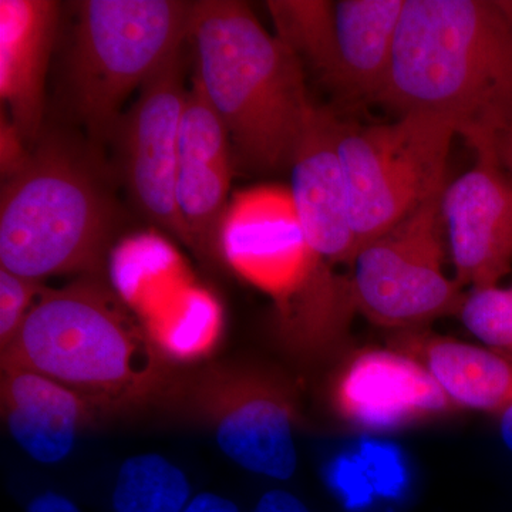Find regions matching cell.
<instances>
[{"label":"cell","instance_id":"obj_1","mask_svg":"<svg viewBox=\"0 0 512 512\" xmlns=\"http://www.w3.org/2000/svg\"><path fill=\"white\" fill-rule=\"evenodd\" d=\"M377 103L453 124L474 151L512 126V2L404 0Z\"/></svg>","mask_w":512,"mask_h":512},{"label":"cell","instance_id":"obj_2","mask_svg":"<svg viewBox=\"0 0 512 512\" xmlns=\"http://www.w3.org/2000/svg\"><path fill=\"white\" fill-rule=\"evenodd\" d=\"M195 80L227 128L234 165L266 174L291 167L316 106L303 64L238 0L192 2Z\"/></svg>","mask_w":512,"mask_h":512},{"label":"cell","instance_id":"obj_3","mask_svg":"<svg viewBox=\"0 0 512 512\" xmlns=\"http://www.w3.org/2000/svg\"><path fill=\"white\" fill-rule=\"evenodd\" d=\"M2 369L39 373L90 403L140 399L158 380L153 348L109 293L90 284L43 292L2 349Z\"/></svg>","mask_w":512,"mask_h":512},{"label":"cell","instance_id":"obj_4","mask_svg":"<svg viewBox=\"0 0 512 512\" xmlns=\"http://www.w3.org/2000/svg\"><path fill=\"white\" fill-rule=\"evenodd\" d=\"M114 212L83 167L56 148H40L0 195V268L40 281L96 265Z\"/></svg>","mask_w":512,"mask_h":512},{"label":"cell","instance_id":"obj_5","mask_svg":"<svg viewBox=\"0 0 512 512\" xmlns=\"http://www.w3.org/2000/svg\"><path fill=\"white\" fill-rule=\"evenodd\" d=\"M74 9L70 100L89 136L109 140L127 97L190 37L192 2L82 0Z\"/></svg>","mask_w":512,"mask_h":512},{"label":"cell","instance_id":"obj_6","mask_svg":"<svg viewBox=\"0 0 512 512\" xmlns=\"http://www.w3.org/2000/svg\"><path fill=\"white\" fill-rule=\"evenodd\" d=\"M456 136L453 124L430 114L372 126L340 121L338 154L359 249L441 197Z\"/></svg>","mask_w":512,"mask_h":512},{"label":"cell","instance_id":"obj_7","mask_svg":"<svg viewBox=\"0 0 512 512\" xmlns=\"http://www.w3.org/2000/svg\"><path fill=\"white\" fill-rule=\"evenodd\" d=\"M440 198L357 252L350 286L356 311L370 322L402 332L458 315L466 293L444 271Z\"/></svg>","mask_w":512,"mask_h":512},{"label":"cell","instance_id":"obj_8","mask_svg":"<svg viewBox=\"0 0 512 512\" xmlns=\"http://www.w3.org/2000/svg\"><path fill=\"white\" fill-rule=\"evenodd\" d=\"M222 251L237 271L278 301L293 330L345 298L340 278L313 254L303 237L291 192L264 188L242 198L235 224L224 227Z\"/></svg>","mask_w":512,"mask_h":512},{"label":"cell","instance_id":"obj_9","mask_svg":"<svg viewBox=\"0 0 512 512\" xmlns=\"http://www.w3.org/2000/svg\"><path fill=\"white\" fill-rule=\"evenodd\" d=\"M180 52L144 83L131 109L121 117L114 138L120 141L124 180L137 210L190 245L175 195L181 117L188 92Z\"/></svg>","mask_w":512,"mask_h":512},{"label":"cell","instance_id":"obj_10","mask_svg":"<svg viewBox=\"0 0 512 512\" xmlns=\"http://www.w3.org/2000/svg\"><path fill=\"white\" fill-rule=\"evenodd\" d=\"M204 407L222 453L262 476L288 480L298 466L296 403L282 380L261 372L224 376L208 387Z\"/></svg>","mask_w":512,"mask_h":512},{"label":"cell","instance_id":"obj_11","mask_svg":"<svg viewBox=\"0 0 512 512\" xmlns=\"http://www.w3.org/2000/svg\"><path fill=\"white\" fill-rule=\"evenodd\" d=\"M441 218L454 279L471 288L498 285L512 268V177L495 147L476 151V164L444 188Z\"/></svg>","mask_w":512,"mask_h":512},{"label":"cell","instance_id":"obj_12","mask_svg":"<svg viewBox=\"0 0 512 512\" xmlns=\"http://www.w3.org/2000/svg\"><path fill=\"white\" fill-rule=\"evenodd\" d=\"M343 420L359 429H400L457 412L456 404L420 362L396 349H367L350 357L332 389Z\"/></svg>","mask_w":512,"mask_h":512},{"label":"cell","instance_id":"obj_13","mask_svg":"<svg viewBox=\"0 0 512 512\" xmlns=\"http://www.w3.org/2000/svg\"><path fill=\"white\" fill-rule=\"evenodd\" d=\"M234 160L227 128L192 79L178 141L177 205L191 247L222 251V222Z\"/></svg>","mask_w":512,"mask_h":512},{"label":"cell","instance_id":"obj_14","mask_svg":"<svg viewBox=\"0 0 512 512\" xmlns=\"http://www.w3.org/2000/svg\"><path fill=\"white\" fill-rule=\"evenodd\" d=\"M340 120L316 107L291 161V198L303 237L326 264H353L357 241L338 154Z\"/></svg>","mask_w":512,"mask_h":512},{"label":"cell","instance_id":"obj_15","mask_svg":"<svg viewBox=\"0 0 512 512\" xmlns=\"http://www.w3.org/2000/svg\"><path fill=\"white\" fill-rule=\"evenodd\" d=\"M59 9L50 0H0V97L25 143L42 126Z\"/></svg>","mask_w":512,"mask_h":512},{"label":"cell","instance_id":"obj_16","mask_svg":"<svg viewBox=\"0 0 512 512\" xmlns=\"http://www.w3.org/2000/svg\"><path fill=\"white\" fill-rule=\"evenodd\" d=\"M404 0H335V45L326 87L346 101H377L392 66Z\"/></svg>","mask_w":512,"mask_h":512},{"label":"cell","instance_id":"obj_17","mask_svg":"<svg viewBox=\"0 0 512 512\" xmlns=\"http://www.w3.org/2000/svg\"><path fill=\"white\" fill-rule=\"evenodd\" d=\"M390 348L426 367L458 410L500 416L512 406L510 355L421 329L397 333Z\"/></svg>","mask_w":512,"mask_h":512},{"label":"cell","instance_id":"obj_18","mask_svg":"<svg viewBox=\"0 0 512 512\" xmlns=\"http://www.w3.org/2000/svg\"><path fill=\"white\" fill-rule=\"evenodd\" d=\"M2 370V413L10 436L37 463H60L72 453L89 400L39 373Z\"/></svg>","mask_w":512,"mask_h":512},{"label":"cell","instance_id":"obj_19","mask_svg":"<svg viewBox=\"0 0 512 512\" xmlns=\"http://www.w3.org/2000/svg\"><path fill=\"white\" fill-rule=\"evenodd\" d=\"M275 35L326 82L335 45V0H271Z\"/></svg>","mask_w":512,"mask_h":512},{"label":"cell","instance_id":"obj_20","mask_svg":"<svg viewBox=\"0 0 512 512\" xmlns=\"http://www.w3.org/2000/svg\"><path fill=\"white\" fill-rule=\"evenodd\" d=\"M190 483L180 467L160 454H140L121 464L114 488L116 512H183Z\"/></svg>","mask_w":512,"mask_h":512},{"label":"cell","instance_id":"obj_21","mask_svg":"<svg viewBox=\"0 0 512 512\" xmlns=\"http://www.w3.org/2000/svg\"><path fill=\"white\" fill-rule=\"evenodd\" d=\"M457 316L487 348L512 356V285L471 288Z\"/></svg>","mask_w":512,"mask_h":512},{"label":"cell","instance_id":"obj_22","mask_svg":"<svg viewBox=\"0 0 512 512\" xmlns=\"http://www.w3.org/2000/svg\"><path fill=\"white\" fill-rule=\"evenodd\" d=\"M39 281L23 278L0 268V346L5 349L12 342L23 320L35 306L37 295H42Z\"/></svg>","mask_w":512,"mask_h":512},{"label":"cell","instance_id":"obj_23","mask_svg":"<svg viewBox=\"0 0 512 512\" xmlns=\"http://www.w3.org/2000/svg\"><path fill=\"white\" fill-rule=\"evenodd\" d=\"M254 512H309L295 495L284 490H272L262 495Z\"/></svg>","mask_w":512,"mask_h":512},{"label":"cell","instance_id":"obj_24","mask_svg":"<svg viewBox=\"0 0 512 512\" xmlns=\"http://www.w3.org/2000/svg\"><path fill=\"white\" fill-rule=\"evenodd\" d=\"M183 512H241L237 505L221 495L212 493L198 494L192 498Z\"/></svg>","mask_w":512,"mask_h":512},{"label":"cell","instance_id":"obj_25","mask_svg":"<svg viewBox=\"0 0 512 512\" xmlns=\"http://www.w3.org/2000/svg\"><path fill=\"white\" fill-rule=\"evenodd\" d=\"M28 512H80L69 500L63 495L52 493H45L36 497L32 503L29 504Z\"/></svg>","mask_w":512,"mask_h":512},{"label":"cell","instance_id":"obj_26","mask_svg":"<svg viewBox=\"0 0 512 512\" xmlns=\"http://www.w3.org/2000/svg\"><path fill=\"white\" fill-rule=\"evenodd\" d=\"M498 160L512 177V126L507 128L495 143Z\"/></svg>","mask_w":512,"mask_h":512},{"label":"cell","instance_id":"obj_27","mask_svg":"<svg viewBox=\"0 0 512 512\" xmlns=\"http://www.w3.org/2000/svg\"><path fill=\"white\" fill-rule=\"evenodd\" d=\"M500 431L505 446L512 451V406L500 414Z\"/></svg>","mask_w":512,"mask_h":512}]
</instances>
